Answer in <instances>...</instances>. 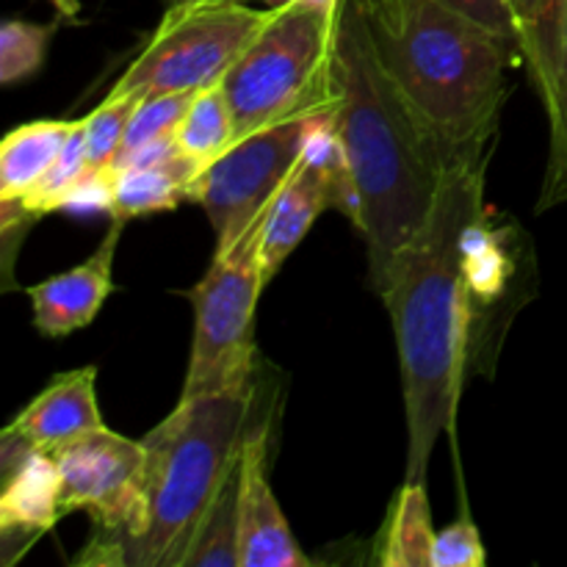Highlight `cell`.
<instances>
[{
  "label": "cell",
  "mask_w": 567,
  "mask_h": 567,
  "mask_svg": "<svg viewBox=\"0 0 567 567\" xmlns=\"http://www.w3.org/2000/svg\"><path fill=\"white\" fill-rule=\"evenodd\" d=\"M487 164L449 172L430 221L374 288L393 321L408 413L404 482H424L432 449L454 430L468 382L487 264L496 258L485 208Z\"/></svg>",
  "instance_id": "obj_1"
},
{
  "label": "cell",
  "mask_w": 567,
  "mask_h": 567,
  "mask_svg": "<svg viewBox=\"0 0 567 567\" xmlns=\"http://www.w3.org/2000/svg\"><path fill=\"white\" fill-rule=\"evenodd\" d=\"M336 136L347 208L369 249L371 288L430 221L454 161L377 55L363 0H341L336 25Z\"/></svg>",
  "instance_id": "obj_2"
},
{
  "label": "cell",
  "mask_w": 567,
  "mask_h": 567,
  "mask_svg": "<svg viewBox=\"0 0 567 567\" xmlns=\"http://www.w3.org/2000/svg\"><path fill=\"white\" fill-rule=\"evenodd\" d=\"M363 9L382 66L449 158L487 164L520 44L441 0H363Z\"/></svg>",
  "instance_id": "obj_3"
},
{
  "label": "cell",
  "mask_w": 567,
  "mask_h": 567,
  "mask_svg": "<svg viewBox=\"0 0 567 567\" xmlns=\"http://www.w3.org/2000/svg\"><path fill=\"white\" fill-rule=\"evenodd\" d=\"M255 385L181 396L144 435V526L122 567H183L249 435Z\"/></svg>",
  "instance_id": "obj_4"
},
{
  "label": "cell",
  "mask_w": 567,
  "mask_h": 567,
  "mask_svg": "<svg viewBox=\"0 0 567 567\" xmlns=\"http://www.w3.org/2000/svg\"><path fill=\"white\" fill-rule=\"evenodd\" d=\"M269 25L221 78L236 125V142L264 127L336 109L338 9L288 3L271 6Z\"/></svg>",
  "instance_id": "obj_5"
},
{
  "label": "cell",
  "mask_w": 567,
  "mask_h": 567,
  "mask_svg": "<svg viewBox=\"0 0 567 567\" xmlns=\"http://www.w3.org/2000/svg\"><path fill=\"white\" fill-rule=\"evenodd\" d=\"M271 14V6L252 9L244 0L172 3L142 53L111 86L109 97L203 92L221 83L269 25Z\"/></svg>",
  "instance_id": "obj_6"
},
{
  "label": "cell",
  "mask_w": 567,
  "mask_h": 567,
  "mask_svg": "<svg viewBox=\"0 0 567 567\" xmlns=\"http://www.w3.org/2000/svg\"><path fill=\"white\" fill-rule=\"evenodd\" d=\"M266 210L227 255H214L208 275L186 293L194 305V341L181 396L252 385L255 308L269 286L264 275Z\"/></svg>",
  "instance_id": "obj_7"
},
{
  "label": "cell",
  "mask_w": 567,
  "mask_h": 567,
  "mask_svg": "<svg viewBox=\"0 0 567 567\" xmlns=\"http://www.w3.org/2000/svg\"><path fill=\"white\" fill-rule=\"evenodd\" d=\"M50 454L59 465L61 515L75 509L92 515L94 532L78 563L122 565L144 526V443L100 426Z\"/></svg>",
  "instance_id": "obj_8"
},
{
  "label": "cell",
  "mask_w": 567,
  "mask_h": 567,
  "mask_svg": "<svg viewBox=\"0 0 567 567\" xmlns=\"http://www.w3.org/2000/svg\"><path fill=\"white\" fill-rule=\"evenodd\" d=\"M319 114L297 116L238 138L188 186V203L208 214L216 252L227 255L264 216L308 150Z\"/></svg>",
  "instance_id": "obj_9"
},
{
  "label": "cell",
  "mask_w": 567,
  "mask_h": 567,
  "mask_svg": "<svg viewBox=\"0 0 567 567\" xmlns=\"http://www.w3.org/2000/svg\"><path fill=\"white\" fill-rule=\"evenodd\" d=\"M238 565L310 567L269 485V426H252L238 454Z\"/></svg>",
  "instance_id": "obj_10"
},
{
  "label": "cell",
  "mask_w": 567,
  "mask_h": 567,
  "mask_svg": "<svg viewBox=\"0 0 567 567\" xmlns=\"http://www.w3.org/2000/svg\"><path fill=\"white\" fill-rule=\"evenodd\" d=\"M0 537L6 565L20 559L61 518V480L53 454L3 430Z\"/></svg>",
  "instance_id": "obj_11"
},
{
  "label": "cell",
  "mask_w": 567,
  "mask_h": 567,
  "mask_svg": "<svg viewBox=\"0 0 567 567\" xmlns=\"http://www.w3.org/2000/svg\"><path fill=\"white\" fill-rule=\"evenodd\" d=\"M122 230L125 221H111L100 247L83 264L25 288L33 308V327L44 338H64L92 324L114 291V258Z\"/></svg>",
  "instance_id": "obj_12"
},
{
  "label": "cell",
  "mask_w": 567,
  "mask_h": 567,
  "mask_svg": "<svg viewBox=\"0 0 567 567\" xmlns=\"http://www.w3.org/2000/svg\"><path fill=\"white\" fill-rule=\"evenodd\" d=\"M94 382H97L94 365L59 374L28 408L14 415L6 432L22 437L42 452H53L83 432L100 430L105 424L97 408Z\"/></svg>",
  "instance_id": "obj_13"
},
{
  "label": "cell",
  "mask_w": 567,
  "mask_h": 567,
  "mask_svg": "<svg viewBox=\"0 0 567 567\" xmlns=\"http://www.w3.org/2000/svg\"><path fill=\"white\" fill-rule=\"evenodd\" d=\"M199 172L203 166L181 150L131 161L111 175L103 210L111 221H125V225L138 216L175 210L177 205L188 203V186Z\"/></svg>",
  "instance_id": "obj_14"
},
{
  "label": "cell",
  "mask_w": 567,
  "mask_h": 567,
  "mask_svg": "<svg viewBox=\"0 0 567 567\" xmlns=\"http://www.w3.org/2000/svg\"><path fill=\"white\" fill-rule=\"evenodd\" d=\"M75 122L39 120L14 127L0 144V203H17L33 192L64 150Z\"/></svg>",
  "instance_id": "obj_15"
},
{
  "label": "cell",
  "mask_w": 567,
  "mask_h": 567,
  "mask_svg": "<svg viewBox=\"0 0 567 567\" xmlns=\"http://www.w3.org/2000/svg\"><path fill=\"white\" fill-rule=\"evenodd\" d=\"M435 537L426 485L404 482L393 502L377 563L382 567H432Z\"/></svg>",
  "instance_id": "obj_16"
},
{
  "label": "cell",
  "mask_w": 567,
  "mask_h": 567,
  "mask_svg": "<svg viewBox=\"0 0 567 567\" xmlns=\"http://www.w3.org/2000/svg\"><path fill=\"white\" fill-rule=\"evenodd\" d=\"M175 138L177 150L192 161H197L203 169L236 144L233 111L221 83H214V86L197 92L192 109L186 111L181 127H177Z\"/></svg>",
  "instance_id": "obj_17"
},
{
  "label": "cell",
  "mask_w": 567,
  "mask_h": 567,
  "mask_svg": "<svg viewBox=\"0 0 567 567\" xmlns=\"http://www.w3.org/2000/svg\"><path fill=\"white\" fill-rule=\"evenodd\" d=\"M565 20L567 0H537L535 22H532L524 64L526 70H529L532 83H535L537 94H540L546 109L551 105L554 92H557L559 66H563Z\"/></svg>",
  "instance_id": "obj_18"
},
{
  "label": "cell",
  "mask_w": 567,
  "mask_h": 567,
  "mask_svg": "<svg viewBox=\"0 0 567 567\" xmlns=\"http://www.w3.org/2000/svg\"><path fill=\"white\" fill-rule=\"evenodd\" d=\"M183 567H241L238 565V465L221 487L208 518L199 526Z\"/></svg>",
  "instance_id": "obj_19"
},
{
  "label": "cell",
  "mask_w": 567,
  "mask_h": 567,
  "mask_svg": "<svg viewBox=\"0 0 567 567\" xmlns=\"http://www.w3.org/2000/svg\"><path fill=\"white\" fill-rule=\"evenodd\" d=\"M197 92H169V94H150L138 103L136 114H133L131 125H127L125 144L116 158V166L127 161L131 155L142 153L150 144L161 142V138H175L177 127H181L183 116L192 109ZM114 166V169H116ZM114 175V172H111ZM109 197V194H105Z\"/></svg>",
  "instance_id": "obj_20"
},
{
  "label": "cell",
  "mask_w": 567,
  "mask_h": 567,
  "mask_svg": "<svg viewBox=\"0 0 567 567\" xmlns=\"http://www.w3.org/2000/svg\"><path fill=\"white\" fill-rule=\"evenodd\" d=\"M55 25L28 20H6L0 28V81L6 86L37 75L48 55Z\"/></svg>",
  "instance_id": "obj_21"
},
{
  "label": "cell",
  "mask_w": 567,
  "mask_h": 567,
  "mask_svg": "<svg viewBox=\"0 0 567 567\" xmlns=\"http://www.w3.org/2000/svg\"><path fill=\"white\" fill-rule=\"evenodd\" d=\"M548 122H551V150H548V169L543 181L537 214L567 203V20H565V44L563 66H559L557 92L548 105Z\"/></svg>",
  "instance_id": "obj_22"
},
{
  "label": "cell",
  "mask_w": 567,
  "mask_h": 567,
  "mask_svg": "<svg viewBox=\"0 0 567 567\" xmlns=\"http://www.w3.org/2000/svg\"><path fill=\"white\" fill-rule=\"evenodd\" d=\"M485 559L480 529L471 520H457L449 529L437 532L432 567H482Z\"/></svg>",
  "instance_id": "obj_23"
},
{
  "label": "cell",
  "mask_w": 567,
  "mask_h": 567,
  "mask_svg": "<svg viewBox=\"0 0 567 567\" xmlns=\"http://www.w3.org/2000/svg\"><path fill=\"white\" fill-rule=\"evenodd\" d=\"M441 3L452 6L460 14L471 17V20L482 22L491 31L515 39L520 44V22L513 0H441ZM520 53H524V44H520Z\"/></svg>",
  "instance_id": "obj_24"
},
{
  "label": "cell",
  "mask_w": 567,
  "mask_h": 567,
  "mask_svg": "<svg viewBox=\"0 0 567 567\" xmlns=\"http://www.w3.org/2000/svg\"><path fill=\"white\" fill-rule=\"evenodd\" d=\"M513 3H515V11H518L520 44H524V53H526V44H529V33H532V22H535L537 0H513Z\"/></svg>",
  "instance_id": "obj_25"
},
{
  "label": "cell",
  "mask_w": 567,
  "mask_h": 567,
  "mask_svg": "<svg viewBox=\"0 0 567 567\" xmlns=\"http://www.w3.org/2000/svg\"><path fill=\"white\" fill-rule=\"evenodd\" d=\"M172 3H194V0H172Z\"/></svg>",
  "instance_id": "obj_26"
}]
</instances>
